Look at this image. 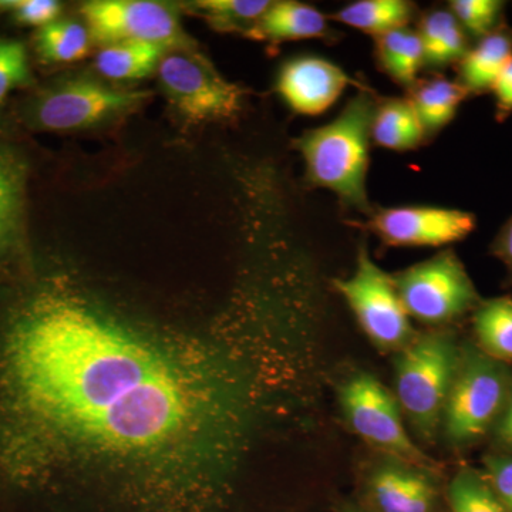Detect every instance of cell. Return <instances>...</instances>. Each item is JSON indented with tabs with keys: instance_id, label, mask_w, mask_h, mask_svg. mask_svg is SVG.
<instances>
[{
	"instance_id": "22",
	"label": "cell",
	"mask_w": 512,
	"mask_h": 512,
	"mask_svg": "<svg viewBox=\"0 0 512 512\" xmlns=\"http://www.w3.org/2000/svg\"><path fill=\"white\" fill-rule=\"evenodd\" d=\"M414 13L416 5L407 0H357L339 9L332 19L377 37L392 30L409 28Z\"/></svg>"
},
{
	"instance_id": "33",
	"label": "cell",
	"mask_w": 512,
	"mask_h": 512,
	"mask_svg": "<svg viewBox=\"0 0 512 512\" xmlns=\"http://www.w3.org/2000/svg\"><path fill=\"white\" fill-rule=\"evenodd\" d=\"M494 429L497 440L512 450V383L507 403H505L503 413L498 417L497 423L494 424Z\"/></svg>"
},
{
	"instance_id": "15",
	"label": "cell",
	"mask_w": 512,
	"mask_h": 512,
	"mask_svg": "<svg viewBox=\"0 0 512 512\" xmlns=\"http://www.w3.org/2000/svg\"><path fill=\"white\" fill-rule=\"evenodd\" d=\"M512 57V28L503 23L493 33L471 45L458 63L457 82L470 97L491 93L495 80Z\"/></svg>"
},
{
	"instance_id": "26",
	"label": "cell",
	"mask_w": 512,
	"mask_h": 512,
	"mask_svg": "<svg viewBox=\"0 0 512 512\" xmlns=\"http://www.w3.org/2000/svg\"><path fill=\"white\" fill-rule=\"evenodd\" d=\"M451 512H508L485 474L461 467L447 487Z\"/></svg>"
},
{
	"instance_id": "7",
	"label": "cell",
	"mask_w": 512,
	"mask_h": 512,
	"mask_svg": "<svg viewBox=\"0 0 512 512\" xmlns=\"http://www.w3.org/2000/svg\"><path fill=\"white\" fill-rule=\"evenodd\" d=\"M360 328L377 350L399 353L417 333L404 308L393 275L373 261L366 244L357 251L356 268L348 278L333 281Z\"/></svg>"
},
{
	"instance_id": "19",
	"label": "cell",
	"mask_w": 512,
	"mask_h": 512,
	"mask_svg": "<svg viewBox=\"0 0 512 512\" xmlns=\"http://www.w3.org/2000/svg\"><path fill=\"white\" fill-rule=\"evenodd\" d=\"M167 49L170 47L146 42L101 47L94 67L101 76L113 82H137L157 72Z\"/></svg>"
},
{
	"instance_id": "14",
	"label": "cell",
	"mask_w": 512,
	"mask_h": 512,
	"mask_svg": "<svg viewBox=\"0 0 512 512\" xmlns=\"http://www.w3.org/2000/svg\"><path fill=\"white\" fill-rule=\"evenodd\" d=\"M330 36L332 30L328 19L315 6L295 0H281L271 2L245 37L275 45L293 40L329 39Z\"/></svg>"
},
{
	"instance_id": "29",
	"label": "cell",
	"mask_w": 512,
	"mask_h": 512,
	"mask_svg": "<svg viewBox=\"0 0 512 512\" xmlns=\"http://www.w3.org/2000/svg\"><path fill=\"white\" fill-rule=\"evenodd\" d=\"M0 6L8 8L13 18L23 25L45 28L50 23L59 20L62 5L55 0H15V2H0Z\"/></svg>"
},
{
	"instance_id": "3",
	"label": "cell",
	"mask_w": 512,
	"mask_h": 512,
	"mask_svg": "<svg viewBox=\"0 0 512 512\" xmlns=\"http://www.w3.org/2000/svg\"><path fill=\"white\" fill-rule=\"evenodd\" d=\"M461 343L450 330L421 333L394 356V397L417 436L433 441L460 359Z\"/></svg>"
},
{
	"instance_id": "23",
	"label": "cell",
	"mask_w": 512,
	"mask_h": 512,
	"mask_svg": "<svg viewBox=\"0 0 512 512\" xmlns=\"http://www.w3.org/2000/svg\"><path fill=\"white\" fill-rule=\"evenodd\" d=\"M23 194L25 165L8 151H0V254L8 251L18 238Z\"/></svg>"
},
{
	"instance_id": "34",
	"label": "cell",
	"mask_w": 512,
	"mask_h": 512,
	"mask_svg": "<svg viewBox=\"0 0 512 512\" xmlns=\"http://www.w3.org/2000/svg\"><path fill=\"white\" fill-rule=\"evenodd\" d=\"M342 512H375V511L370 510V508L359 507V505H349V507H346L345 510H343Z\"/></svg>"
},
{
	"instance_id": "12",
	"label": "cell",
	"mask_w": 512,
	"mask_h": 512,
	"mask_svg": "<svg viewBox=\"0 0 512 512\" xmlns=\"http://www.w3.org/2000/svg\"><path fill=\"white\" fill-rule=\"evenodd\" d=\"M355 80L338 64L319 56H299L281 67L276 90L296 114L320 116Z\"/></svg>"
},
{
	"instance_id": "13",
	"label": "cell",
	"mask_w": 512,
	"mask_h": 512,
	"mask_svg": "<svg viewBox=\"0 0 512 512\" xmlns=\"http://www.w3.org/2000/svg\"><path fill=\"white\" fill-rule=\"evenodd\" d=\"M370 501L375 512H436L439 490L433 473L386 458L370 474Z\"/></svg>"
},
{
	"instance_id": "27",
	"label": "cell",
	"mask_w": 512,
	"mask_h": 512,
	"mask_svg": "<svg viewBox=\"0 0 512 512\" xmlns=\"http://www.w3.org/2000/svg\"><path fill=\"white\" fill-rule=\"evenodd\" d=\"M505 5L503 0H451L448 9L474 43L503 25Z\"/></svg>"
},
{
	"instance_id": "5",
	"label": "cell",
	"mask_w": 512,
	"mask_h": 512,
	"mask_svg": "<svg viewBox=\"0 0 512 512\" xmlns=\"http://www.w3.org/2000/svg\"><path fill=\"white\" fill-rule=\"evenodd\" d=\"M157 74L165 99L187 123L234 119L244 106L245 90L225 79L194 45L165 50Z\"/></svg>"
},
{
	"instance_id": "24",
	"label": "cell",
	"mask_w": 512,
	"mask_h": 512,
	"mask_svg": "<svg viewBox=\"0 0 512 512\" xmlns=\"http://www.w3.org/2000/svg\"><path fill=\"white\" fill-rule=\"evenodd\" d=\"M269 5L271 2L265 0H198L185 3L183 8L204 19L217 32L247 36Z\"/></svg>"
},
{
	"instance_id": "18",
	"label": "cell",
	"mask_w": 512,
	"mask_h": 512,
	"mask_svg": "<svg viewBox=\"0 0 512 512\" xmlns=\"http://www.w3.org/2000/svg\"><path fill=\"white\" fill-rule=\"evenodd\" d=\"M412 90L409 99L427 136L446 128L457 116L461 104L470 97L457 80L441 76L421 82Z\"/></svg>"
},
{
	"instance_id": "2",
	"label": "cell",
	"mask_w": 512,
	"mask_h": 512,
	"mask_svg": "<svg viewBox=\"0 0 512 512\" xmlns=\"http://www.w3.org/2000/svg\"><path fill=\"white\" fill-rule=\"evenodd\" d=\"M376 99L362 89L330 123L312 128L295 141L315 187L332 191L346 207L372 215L367 195L370 130Z\"/></svg>"
},
{
	"instance_id": "31",
	"label": "cell",
	"mask_w": 512,
	"mask_h": 512,
	"mask_svg": "<svg viewBox=\"0 0 512 512\" xmlns=\"http://www.w3.org/2000/svg\"><path fill=\"white\" fill-rule=\"evenodd\" d=\"M491 93L494 94L495 119L504 123L512 114V57L495 80Z\"/></svg>"
},
{
	"instance_id": "25",
	"label": "cell",
	"mask_w": 512,
	"mask_h": 512,
	"mask_svg": "<svg viewBox=\"0 0 512 512\" xmlns=\"http://www.w3.org/2000/svg\"><path fill=\"white\" fill-rule=\"evenodd\" d=\"M92 36L84 23L56 20L36 33V47L47 63H72L89 55Z\"/></svg>"
},
{
	"instance_id": "11",
	"label": "cell",
	"mask_w": 512,
	"mask_h": 512,
	"mask_svg": "<svg viewBox=\"0 0 512 512\" xmlns=\"http://www.w3.org/2000/svg\"><path fill=\"white\" fill-rule=\"evenodd\" d=\"M367 227L390 247H447L473 234L477 217L458 208L406 205L370 215Z\"/></svg>"
},
{
	"instance_id": "8",
	"label": "cell",
	"mask_w": 512,
	"mask_h": 512,
	"mask_svg": "<svg viewBox=\"0 0 512 512\" xmlns=\"http://www.w3.org/2000/svg\"><path fill=\"white\" fill-rule=\"evenodd\" d=\"M339 402L349 426L367 444L387 458L434 473L436 461L414 443L394 393L376 376L367 372L350 376L340 386Z\"/></svg>"
},
{
	"instance_id": "28",
	"label": "cell",
	"mask_w": 512,
	"mask_h": 512,
	"mask_svg": "<svg viewBox=\"0 0 512 512\" xmlns=\"http://www.w3.org/2000/svg\"><path fill=\"white\" fill-rule=\"evenodd\" d=\"M29 66L25 46L16 40L0 39V101L10 90L28 82Z\"/></svg>"
},
{
	"instance_id": "17",
	"label": "cell",
	"mask_w": 512,
	"mask_h": 512,
	"mask_svg": "<svg viewBox=\"0 0 512 512\" xmlns=\"http://www.w3.org/2000/svg\"><path fill=\"white\" fill-rule=\"evenodd\" d=\"M370 136L376 146L393 151H409L419 147L427 134L412 101L393 97L376 103Z\"/></svg>"
},
{
	"instance_id": "1",
	"label": "cell",
	"mask_w": 512,
	"mask_h": 512,
	"mask_svg": "<svg viewBox=\"0 0 512 512\" xmlns=\"http://www.w3.org/2000/svg\"><path fill=\"white\" fill-rule=\"evenodd\" d=\"M255 349L42 286L0 325V471L94 512H224L269 394Z\"/></svg>"
},
{
	"instance_id": "4",
	"label": "cell",
	"mask_w": 512,
	"mask_h": 512,
	"mask_svg": "<svg viewBox=\"0 0 512 512\" xmlns=\"http://www.w3.org/2000/svg\"><path fill=\"white\" fill-rule=\"evenodd\" d=\"M511 383L512 375L505 363L485 355L476 343H461L441 420L447 443L466 448L483 439L503 413Z\"/></svg>"
},
{
	"instance_id": "9",
	"label": "cell",
	"mask_w": 512,
	"mask_h": 512,
	"mask_svg": "<svg viewBox=\"0 0 512 512\" xmlns=\"http://www.w3.org/2000/svg\"><path fill=\"white\" fill-rule=\"evenodd\" d=\"M150 97L146 90L119 89L87 77L56 84L37 99L32 120L49 131H77L120 119Z\"/></svg>"
},
{
	"instance_id": "16",
	"label": "cell",
	"mask_w": 512,
	"mask_h": 512,
	"mask_svg": "<svg viewBox=\"0 0 512 512\" xmlns=\"http://www.w3.org/2000/svg\"><path fill=\"white\" fill-rule=\"evenodd\" d=\"M424 66L444 69L458 64L470 50L471 42L450 9H434L421 18L419 30Z\"/></svg>"
},
{
	"instance_id": "6",
	"label": "cell",
	"mask_w": 512,
	"mask_h": 512,
	"mask_svg": "<svg viewBox=\"0 0 512 512\" xmlns=\"http://www.w3.org/2000/svg\"><path fill=\"white\" fill-rule=\"evenodd\" d=\"M393 279L410 319L424 325H448L483 301L460 256L450 248L393 274Z\"/></svg>"
},
{
	"instance_id": "20",
	"label": "cell",
	"mask_w": 512,
	"mask_h": 512,
	"mask_svg": "<svg viewBox=\"0 0 512 512\" xmlns=\"http://www.w3.org/2000/svg\"><path fill=\"white\" fill-rule=\"evenodd\" d=\"M375 39L376 59L383 72L400 86L413 89L424 66V50L417 30L396 29Z\"/></svg>"
},
{
	"instance_id": "10",
	"label": "cell",
	"mask_w": 512,
	"mask_h": 512,
	"mask_svg": "<svg viewBox=\"0 0 512 512\" xmlns=\"http://www.w3.org/2000/svg\"><path fill=\"white\" fill-rule=\"evenodd\" d=\"M84 25L101 47L146 42L165 47L192 46L177 9L153 0H93L82 6Z\"/></svg>"
},
{
	"instance_id": "30",
	"label": "cell",
	"mask_w": 512,
	"mask_h": 512,
	"mask_svg": "<svg viewBox=\"0 0 512 512\" xmlns=\"http://www.w3.org/2000/svg\"><path fill=\"white\" fill-rule=\"evenodd\" d=\"M484 466L485 476L493 485L505 510L512 512V457L487 456L484 458Z\"/></svg>"
},
{
	"instance_id": "32",
	"label": "cell",
	"mask_w": 512,
	"mask_h": 512,
	"mask_svg": "<svg viewBox=\"0 0 512 512\" xmlns=\"http://www.w3.org/2000/svg\"><path fill=\"white\" fill-rule=\"evenodd\" d=\"M491 255L500 259L512 276V217L505 222L497 237L491 242Z\"/></svg>"
},
{
	"instance_id": "21",
	"label": "cell",
	"mask_w": 512,
	"mask_h": 512,
	"mask_svg": "<svg viewBox=\"0 0 512 512\" xmlns=\"http://www.w3.org/2000/svg\"><path fill=\"white\" fill-rule=\"evenodd\" d=\"M471 315L477 348L497 362L512 363V296L483 299Z\"/></svg>"
}]
</instances>
